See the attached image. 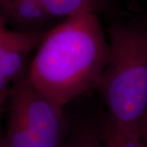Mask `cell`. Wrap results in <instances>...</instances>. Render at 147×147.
<instances>
[{
	"label": "cell",
	"instance_id": "cell-1",
	"mask_svg": "<svg viewBox=\"0 0 147 147\" xmlns=\"http://www.w3.org/2000/svg\"><path fill=\"white\" fill-rule=\"evenodd\" d=\"M110 45L95 13L70 16L47 30L28 70L30 84L64 107L96 88L107 65Z\"/></svg>",
	"mask_w": 147,
	"mask_h": 147
},
{
	"label": "cell",
	"instance_id": "cell-2",
	"mask_svg": "<svg viewBox=\"0 0 147 147\" xmlns=\"http://www.w3.org/2000/svg\"><path fill=\"white\" fill-rule=\"evenodd\" d=\"M110 55L96 88L105 117L119 131L141 137L147 117V18L111 22Z\"/></svg>",
	"mask_w": 147,
	"mask_h": 147
},
{
	"label": "cell",
	"instance_id": "cell-3",
	"mask_svg": "<svg viewBox=\"0 0 147 147\" xmlns=\"http://www.w3.org/2000/svg\"><path fill=\"white\" fill-rule=\"evenodd\" d=\"M3 147H62L67 136L63 107L41 94L24 72L9 90Z\"/></svg>",
	"mask_w": 147,
	"mask_h": 147
},
{
	"label": "cell",
	"instance_id": "cell-4",
	"mask_svg": "<svg viewBox=\"0 0 147 147\" xmlns=\"http://www.w3.org/2000/svg\"><path fill=\"white\" fill-rule=\"evenodd\" d=\"M39 43H29L11 49L0 57V99L6 100L9 85L25 72L26 58Z\"/></svg>",
	"mask_w": 147,
	"mask_h": 147
},
{
	"label": "cell",
	"instance_id": "cell-5",
	"mask_svg": "<svg viewBox=\"0 0 147 147\" xmlns=\"http://www.w3.org/2000/svg\"><path fill=\"white\" fill-rule=\"evenodd\" d=\"M62 147H104L100 123L84 121L68 132Z\"/></svg>",
	"mask_w": 147,
	"mask_h": 147
},
{
	"label": "cell",
	"instance_id": "cell-6",
	"mask_svg": "<svg viewBox=\"0 0 147 147\" xmlns=\"http://www.w3.org/2000/svg\"><path fill=\"white\" fill-rule=\"evenodd\" d=\"M141 139L144 147H147V117L141 128Z\"/></svg>",
	"mask_w": 147,
	"mask_h": 147
},
{
	"label": "cell",
	"instance_id": "cell-7",
	"mask_svg": "<svg viewBox=\"0 0 147 147\" xmlns=\"http://www.w3.org/2000/svg\"><path fill=\"white\" fill-rule=\"evenodd\" d=\"M8 28L7 27V24H6L5 21L0 16V37L3 34V33L7 30Z\"/></svg>",
	"mask_w": 147,
	"mask_h": 147
},
{
	"label": "cell",
	"instance_id": "cell-8",
	"mask_svg": "<svg viewBox=\"0 0 147 147\" xmlns=\"http://www.w3.org/2000/svg\"><path fill=\"white\" fill-rule=\"evenodd\" d=\"M4 102H5V100H1L0 99V113L2 111V108H3V105L4 104Z\"/></svg>",
	"mask_w": 147,
	"mask_h": 147
},
{
	"label": "cell",
	"instance_id": "cell-9",
	"mask_svg": "<svg viewBox=\"0 0 147 147\" xmlns=\"http://www.w3.org/2000/svg\"><path fill=\"white\" fill-rule=\"evenodd\" d=\"M0 147H3V134L0 131Z\"/></svg>",
	"mask_w": 147,
	"mask_h": 147
}]
</instances>
